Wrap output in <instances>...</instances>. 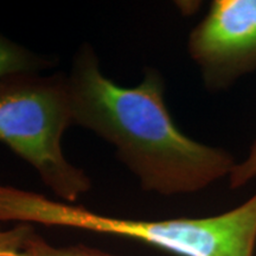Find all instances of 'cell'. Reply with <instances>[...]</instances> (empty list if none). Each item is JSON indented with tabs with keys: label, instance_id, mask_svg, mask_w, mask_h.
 I'll return each instance as SVG.
<instances>
[{
	"label": "cell",
	"instance_id": "cell-6",
	"mask_svg": "<svg viewBox=\"0 0 256 256\" xmlns=\"http://www.w3.org/2000/svg\"><path fill=\"white\" fill-rule=\"evenodd\" d=\"M25 256H116L98 249H94L83 244L70 247H54L38 236L36 232L28 238L24 250Z\"/></svg>",
	"mask_w": 256,
	"mask_h": 256
},
{
	"label": "cell",
	"instance_id": "cell-3",
	"mask_svg": "<svg viewBox=\"0 0 256 256\" xmlns=\"http://www.w3.org/2000/svg\"><path fill=\"white\" fill-rule=\"evenodd\" d=\"M74 122L66 78L23 72L0 78V142L34 166L44 184L72 203L92 186L62 151Z\"/></svg>",
	"mask_w": 256,
	"mask_h": 256
},
{
	"label": "cell",
	"instance_id": "cell-1",
	"mask_svg": "<svg viewBox=\"0 0 256 256\" xmlns=\"http://www.w3.org/2000/svg\"><path fill=\"white\" fill-rule=\"evenodd\" d=\"M66 81L74 122L113 144L147 191L194 194L229 178L238 164L229 151L198 142L176 126L156 70L146 72L136 87H120L101 72L94 51L84 46Z\"/></svg>",
	"mask_w": 256,
	"mask_h": 256
},
{
	"label": "cell",
	"instance_id": "cell-7",
	"mask_svg": "<svg viewBox=\"0 0 256 256\" xmlns=\"http://www.w3.org/2000/svg\"><path fill=\"white\" fill-rule=\"evenodd\" d=\"M34 232L31 224H17L10 229L0 226V256H25V246Z\"/></svg>",
	"mask_w": 256,
	"mask_h": 256
},
{
	"label": "cell",
	"instance_id": "cell-4",
	"mask_svg": "<svg viewBox=\"0 0 256 256\" xmlns=\"http://www.w3.org/2000/svg\"><path fill=\"white\" fill-rule=\"evenodd\" d=\"M191 58L206 87L220 92L256 70V0H214L192 28Z\"/></svg>",
	"mask_w": 256,
	"mask_h": 256
},
{
	"label": "cell",
	"instance_id": "cell-2",
	"mask_svg": "<svg viewBox=\"0 0 256 256\" xmlns=\"http://www.w3.org/2000/svg\"><path fill=\"white\" fill-rule=\"evenodd\" d=\"M0 222L43 224L124 236L178 256H254L256 194L234 209L202 218L124 220L0 185Z\"/></svg>",
	"mask_w": 256,
	"mask_h": 256
},
{
	"label": "cell",
	"instance_id": "cell-5",
	"mask_svg": "<svg viewBox=\"0 0 256 256\" xmlns=\"http://www.w3.org/2000/svg\"><path fill=\"white\" fill-rule=\"evenodd\" d=\"M42 60L0 34V78L23 72H34Z\"/></svg>",
	"mask_w": 256,
	"mask_h": 256
},
{
	"label": "cell",
	"instance_id": "cell-8",
	"mask_svg": "<svg viewBox=\"0 0 256 256\" xmlns=\"http://www.w3.org/2000/svg\"><path fill=\"white\" fill-rule=\"evenodd\" d=\"M256 179V139L252 144L248 154L241 162H238L229 176L232 188H240Z\"/></svg>",
	"mask_w": 256,
	"mask_h": 256
}]
</instances>
